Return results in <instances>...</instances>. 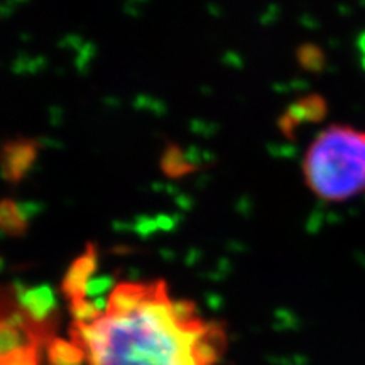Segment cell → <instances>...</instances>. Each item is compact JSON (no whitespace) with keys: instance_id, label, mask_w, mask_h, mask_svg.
<instances>
[{"instance_id":"6da1fadb","label":"cell","mask_w":365,"mask_h":365,"mask_svg":"<svg viewBox=\"0 0 365 365\" xmlns=\"http://www.w3.org/2000/svg\"><path fill=\"white\" fill-rule=\"evenodd\" d=\"M73 341L88 365H213L225 335L193 303L171 299L163 281L120 282L105 309L71 303Z\"/></svg>"},{"instance_id":"7a4b0ae2","label":"cell","mask_w":365,"mask_h":365,"mask_svg":"<svg viewBox=\"0 0 365 365\" xmlns=\"http://www.w3.org/2000/svg\"><path fill=\"white\" fill-rule=\"evenodd\" d=\"M309 190L325 202H344L365 190V132L330 125L309 145L303 163Z\"/></svg>"},{"instance_id":"3957f363","label":"cell","mask_w":365,"mask_h":365,"mask_svg":"<svg viewBox=\"0 0 365 365\" xmlns=\"http://www.w3.org/2000/svg\"><path fill=\"white\" fill-rule=\"evenodd\" d=\"M41 150L39 140L33 137H14L0 148V175L11 185H17L27 176Z\"/></svg>"},{"instance_id":"277c9868","label":"cell","mask_w":365,"mask_h":365,"mask_svg":"<svg viewBox=\"0 0 365 365\" xmlns=\"http://www.w3.org/2000/svg\"><path fill=\"white\" fill-rule=\"evenodd\" d=\"M95 269H97V245L88 244L83 254L73 261L65 279H63L61 289L66 298H70L71 301L85 298L88 279L91 274L95 272Z\"/></svg>"},{"instance_id":"5b68a950","label":"cell","mask_w":365,"mask_h":365,"mask_svg":"<svg viewBox=\"0 0 365 365\" xmlns=\"http://www.w3.org/2000/svg\"><path fill=\"white\" fill-rule=\"evenodd\" d=\"M29 228V215L12 198L0 200V232L7 237H22Z\"/></svg>"},{"instance_id":"8992f818","label":"cell","mask_w":365,"mask_h":365,"mask_svg":"<svg viewBox=\"0 0 365 365\" xmlns=\"http://www.w3.org/2000/svg\"><path fill=\"white\" fill-rule=\"evenodd\" d=\"M161 170L170 178H185L198 170V166L191 161L185 149L176 143H168L161 154Z\"/></svg>"},{"instance_id":"52a82bcc","label":"cell","mask_w":365,"mask_h":365,"mask_svg":"<svg viewBox=\"0 0 365 365\" xmlns=\"http://www.w3.org/2000/svg\"><path fill=\"white\" fill-rule=\"evenodd\" d=\"M296 59H298L299 66L309 73H322L325 71L327 56L325 51L314 43L301 44L296 51Z\"/></svg>"},{"instance_id":"ba28073f","label":"cell","mask_w":365,"mask_h":365,"mask_svg":"<svg viewBox=\"0 0 365 365\" xmlns=\"http://www.w3.org/2000/svg\"><path fill=\"white\" fill-rule=\"evenodd\" d=\"M296 103L303 112L304 122H322L327 117V102L322 95L312 93L308 97L299 98Z\"/></svg>"},{"instance_id":"9c48e42d","label":"cell","mask_w":365,"mask_h":365,"mask_svg":"<svg viewBox=\"0 0 365 365\" xmlns=\"http://www.w3.org/2000/svg\"><path fill=\"white\" fill-rule=\"evenodd\" d=\"M357 49L360 53V59H362V66L365 70V31L364 33H360V36L357 38Z\"/></svg>"}]
</instances>
